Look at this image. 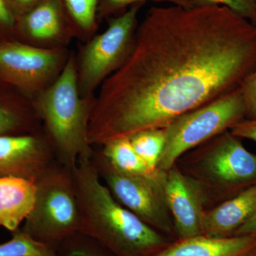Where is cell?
I'll return each mask as SVG.
<instances>
[{"mask_svg": "<svg viewBox=\"0 0 256 256\" xmlns=\"http://www.w3.org/2000/svg\"><path fill=\"white\" fill-rule=\"evenodd\" d=\"M256 67V25L226 6H152L94 98L89 142L166 128L239 88Z\"/></svg>", "mask_w": 256, "mask_h": 256, "instance_id": "1", "label": "cell"}, {"mask_svg": "<svg viewBox=\"0 0 256 256\" xmlns=\"http://www.w3.org/2000/svg\"><path fill=\"white\" fill-rule=\"evenodd\" d=\"M72 173L80 210L79 232L114 256H152L173 242L114 200L92 160L79 161Z\"/></svg>", "mask_w": 256, "mask_h": 256, "instance_id": "2", "label": "cell"}, {"mask_svg": "<svg viewBox=\"0 0 256 256\" xmlns=\"http://www.w3.org/2000/svg\"><path fill=\"white\" fill-rule=\"evenodd\" d=\"M94 98L80 96L77 64L70 55L54 82L32 100L56 160L69 170L94 154L88 124Z\"/></svg>", "mask_w": 256, "mask_h": 256, "instance_id": "3", "label": "cell"}, {"mask_svg": "<svg viewBox=\"0 0 256 256\" xmlns=\"http://www.w3.org/2000/svg\"><path fill=\"white\" fill-rule=\"evenodd\" d=\"M176 164L200 188L206 210L256 185V154L230 130L185 153Z\"/></svg>", "mask_w": 256, "mask_h": 256, "instance_id": "4", "label": "cell"}, {"mask_svg": "<svg viewBox=\"0 0 256 256\" xmlns=\"http://www.w3.org/2000/svg\"><path fill=\"white\" fill-rule=\"evenodd\" d=\"M35 184L34 204L20 228L35 240L56 248L80 232V210L72 170L55 161Z\"/></svg>", "mask_w": 256, "mask_h": 256, "instance_id": "5", "label": "cell"}, {"mask_svg": "<svg viewBox=\"0 0 256 256\" xmlns=\"http://www.w3.org/2000/svg\"><path fill=\"white\" fill-rule=\"evenodd\" d=\"M240 88L206 105L178 116L165 130V144L156 169L166 172L178 158L246 120Z\"/></svg>", "mask_w": 256, "mask_h": 256, "instance_id": "6", "label": "cell"}, {"mask_svg": "<svg viewBox=\"0 0 256 256\" xmlns=\"http://www.w3.org/2000/svg\"><path fill=\"white\" fill-rule=\"evenodd\" d=\"M99 178L120 204L172 240L178 239L164 193L165 172L152 178L126 174L94 149L92 158Z\"/></svg>", "mask_w": 256, "mask_h": 256, "instance_id": "7", "label": "cell"}, {"mask_svg": "<svg viewBox=\"0 0 256 256\" xmlns=\"http://www.w3.org/2000/svg\"><path fill=\"white\" fill-rule=\"evenodd\" d=\"M143 3L133 4L124 14L111 18L105 32L84 47L78 70L82 97L92 96L106 78L121 66L130 54Z\"/></svg>", "mask_w": 256, "mask_h": 256, "instance_id": "8", "label": "cell"}, {"mask_svg": "<svg viewBox=\"0 0 256 256\" xmlns=\"http://www.w3.org/2000/svg\"><path fill=\"white\" fill-rule=\"evenodd\" d=\"M68 60L58 48L12 40L0 44V79L33 100L58 76Z\"/></svg>", "mask_w": 256, "mask_h": 256, "instance_id": "9", "label": "cell"}, {"mask_svg": "<svg viewBox=\"0 0 256 256\" xmlns=\"http://www.w3.org/2000/svg\"><path fill=\"white\" fill-rule=\"evenodd\" d=\"M55 161L43 129L21 136H0V178L15 176L36 182Z\"/></svg>", "mask_w": 256, "mask_h": 256, "instance_id": "10", "label": "cell"}, {"mask_svg": "<svg viewBox=\"0 0 256 256\" xmlns=\"http://www.w3.org/2000/svg\"><path fill=\"white\" fill-rule=\"evenodd\" d=\"M164 188L178 239L202 235L206 206L200 188L176 164L165 172Z\"/></svg>", "mask_w": 256, "mask_h": 256, "instance_id": "11", "label": "cell"}, {"mask_svg": "<svg viewBox=\"0 0 256 256\" xmlns=\"http://www.w3.org/2000/svg\"><path fill=\"white\" fill-rule=\"evenodd\" d=\"M74 34L60 0H44L26 14L16 18L15 40L50 41Z\"/></svg>", "mask_w": 256, "mask_h": 256, "instance_id": "12", "label": "cell"}, {"mask_svg": "<svg viewBox=\"0 0 256 256\" xmlns=\"http://www.w3.org/2000/svg\"><path fill=\"white\" fill-rule=\"evenodd\" d=\"M256 212V185L206 210L202 235L214 238L233 236Z\"/></svg>", "mask_w": 256, "mask_h": 256, "instance_id": "13", "label": "cell"}, {"mask_svg": "<svg viewBox=\"0 0 256 256\" xmlns=\"http://www.w3.org/2000/svg\"><path fill=\"white\" fill-rule=\"evenodd\" d=\"M256 246V236L214 238L200 235L173 240L152 256H246Z\"/></svg>", "mask_w": 256, "mask_h": 256, "instance_id": "14", "label": "cell"}, {"mask_svg": "<svg viewBox=\"0 0 256 256\" xmlns=\"http://www.w3.org/2000/svg\"><path fill=\"white\" fill-rule=\"evenodd\" d=\"M41 130L32 100L0 79V136H21Z\"/></svg>", "mask_w": 256, "mask_h": 256, "instance_id": "15", "label": "cell"}, {"mask_svg": "<svg viewBox=\"0 0 256 256\" xmlns=\"http://www.w3.org/2000/svg\"><path fill=\"white\" fill-rule=\"evenodd\" d=\"M36 191V184L31 180L0 178V226L11 233L20 228L33 208Z\"/></svg>", "mask_w": 256, "mask_h": 256, "instance_id": "16", "label": "cell"}, {"mask_svg": "<svg viewBox=\"0 0 256 256\" xmlns=\"http://www.w3.org/2000/svg\"><path fill=\"white\" fill-rule=\"evenodd\" d=\"M99 148L109 162L126 174L152 178L159 173V170L152 169L138 156L128 138L114 140Z\"/></svg>", "mask_w": 256, "mask_h": 256, "instance_id": "17", "label": "cell"}, {"mask_svg": "<svg viewBox=\"0 0 256 256\" xmlns=\"http://www.w3.org/2000/svg\"><path fill=\"white\" fill-rule=\"evenodd\" d=\"M74 33L92 34L97 28L101 0H60Z\"/></svg>", "mask_w": 256, "mask_h": 256, "instance_id": "18", "label": "cell"}, {"mask_svg": "<svg viewBox=\"0 0 256 256\" xmlns=\"http://www.w3.org/2000/svg\"><path fill=\"white\" fill-rule=\"evenodd\" d=\"M133 149L152 170H156L165 144L164 128L146 130L128 138Z\"/></svg>", "mask_w": 256, "mask_h": 256, "instance_id": "19", "label": "cell"}, {"mask_svg": "<svg viewBox=\"0 0 256 256\" xmlns=\"http://www.w3.org/2000/svg\"><path fill=\"white\" fill-rule=\"evenodd\" d=\"M8 242L0 244V256H56V248L37 242L22 230L12 233Z\"/></svg>", "mask_w": 256, "mask_h": 256, "instance_id": "20", "label": "cell"}, {"mask_svg": "<svg viewBox=\"0 0 256 256\" xmlns=\"http://www.w3.org/2000/svg\"><path fill=\"white\" fill-rule=\"evenodd\" d=\"M56 256H114L95 238L78 232L60 242Z\"/></svg>", "mask_w": 256, "mask_h": 256, "instance_id": "21", "label": "cell"}, {"mask_svg": "<svg viewBox=\"0 0 256 256\" xmlns=\"http://www.w3.org/2000/svg\"><path fill=\"white\" fill-rule=\"evenodd\" d=\"M190 6H223L256 25V0H188Z\"/></svg>", "mask_w": 256, "mask_h": 256, "instance_id": "22", "label": "cell"}, {"mask_svg": "<svg viewBox=\"0 0 256 256\" xmlns=\"http://www.w3.org/2000/svg\"><path fill=\"white\" fill-rule=\"evenodd\" d=\"M146 2H154L158 3H168L170 4L181 5V6L190 8L188 0H101L99 6L98 18H108L133 4L144 3Z\"/></svg>", "mask_w": 256, "mask_h": 256, "instance_id": "23", "label": "cell"}, {"mask_svg": "<svg viewBox=\"0 0 256 256\" xmlns=\"http://www.w3.org/2000/svg\"><path fill=\"white\" fill-rule=\"evenodd\" d=\"M246 106V120H256V67L240 86Z\"/></svg>", "mask_w": 256, "mask_h": 256, "instance_id": "24", "label": "cell"}, {"mask_svg": "<svg viewBox=\"0 0 256 256\" xmlns=\"http://www.w3.org/2000/svg\"><path fill=\"white\" fill-rule=\"evenodd\" d=\"M16 18L6 0H0V44L15 40Z\"/></svg>", "mask_w": 256, "mask_h": 256, "instance_id": "25", "label": "cell"}, {"mask_svg": "<svg viewBox=\"0 0 256 256\" xmlns=\"http://www.w3.org/2000/svg\"><path fill=\"white\" fill-rule=\"evenodd\" d=\"M234 136L256 142V120H244L230 130Z\"/></svg>", "mask_w": 256, "mask_h": 256, "instance_id": "26", "label": "cell"}, {"mask_svg": "<svg viewBox=\"0 0 256 256\" xmlns=\"http://www.w3.org/2000/svg\"><path fill=\"white\" fill-rule=\"evenodd\" d=\"M16 18L26 14L44 0H6Z\"/></svg>", "mask_w": 256, "mask_h": 256, "instance_id": "27", "label": "cell"}, {"mask_svg": "<svg viewBox=\"0 0 256 256\" xmlns=\"http://www.w3.org/2000/svg\"><path fill=\"white\" fill-rule=\"evenodd\" d=\"M234 236H256V212L250 220L236 232Z\"/></svg>", "mask_w": 256, "mask_h": 256, "instance_id": "28", "label": "cell"}, {"mask_svg": "<svg viewBox=\"0 0 256 256\" xmlns=\"http://www.w3.org/2000/svg\"><path fill=\"white\" fill-rule=\"evenodd\" d=\"M246 256H256V246L249 252Z\"/></svg>", "mask_w": 256, "mask_h": 256, "instance_id": "29", "label": "cell"}]
</instances>
